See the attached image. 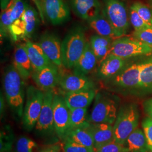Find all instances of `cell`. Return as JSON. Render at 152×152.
<instances>
[{
  "label": "cell",
  "instance_id": "6da1fadb",
  "mask_svg": "<svg viewBox=\"0 0 152 152\" xmlns=\"http://www.w3.org/2000/svg\"><path fill=\"white\" fill-rule=\"evenodd\" d=\"M24 81L13 64L6 68L3 76L4 90L7 103L17 121L23 115L26 95Z\"/></svg>",
  "mask_w": 152,
  "mask_h": 152
},
{
  "label": "cell",
  "instance_id": "7a4b0ae2",
  "mask_svg": "<svg viewBox=\"0 0 152 152\" xmlns=\"http://www.w3.org/2000/svg\"><path fill=\"white\" fill-rule=\"evenodd\" d=\"M142 60L128 62L115 75L104 81L110 92L122 95H137Z\"/></svg>",
  "mask_w": 152,
  "mask_h": 152
},
{
  "label": "cell",
  "instance_id": "3957f363",
  "mask_svg": "<svg viewBox=\"0 0 152 152\" xmlns=\"http://www.w3.org/2000/svg\"><path fill=\"white\" fill-rule=\"evenodd\" d=\"M94 99L89 122L114 125L120 108V98L109 91H102L96 93Z\"/></svg>",
  "mask_w": 152,
  "mask_h": 152
},
{
  "label": "cell",
  "instance_id": "277c9868",
  "mask_svg": "<svg viewBox=\"0 0 152 152\" xmlns=\"http://www.w3.org/2000/svg\"><path fill=\"white\" fill-rule=\"evenodd\" d=\"M87 42L84 28L76 26L69 31L61 41L63 66L67 69L73 68L82 54Z\"/></svg>",
  "mask_w": 152,
  "mask_h": 152
},
{
  "label": "cell",
  "instance_id": "5b68a950",
  "mask_svg": "<svg viewBox=\"0 0 152 152\" xmlns=\"http://www.w3.org/2000/svg\"><path fill=\"white\" fill-rule=\"evenodd\" d=\"M140 119V110L137 104L126 103L120 106L113 125L115 141L125 145L131 134L136 129Z\"/></svg>",
  "mask_w": 152,
  "mask_h": 152
},
{
  "label": "cell",
  "instance_id": "8992f818",
  "mask_svg": "<svg viewBox=\"0 0 152 152\" xmlns=\"http://www.w3.org/2000/svg\"><path fill=\"white\" fill-rule=\"evenodd\" d=\"M103 12L111 24L117 38L125 36L130 28V18L121 0H103Z\"/></svg>",
  "mask_w": 152,
  "mask_h": 152
},
{
  "label": "cell",
  "instance_id": "52a82bcc",
  "mask_svg": "<svg viewBox=\"0 0 152 152\" xmlns=\"http://www.w3.org/2000/svg\"><path fill=\"white\" fill-rule=\"evenodd\" d=\"M44 91L33 86L26 89V99L22 118L26 130L31 131L35 127L44 102Z\"/></svg>",
  "mask_w": 152,
  "mask_h": 152
},
{
  "label": "cell",
  "instance_id": "ba28073f",
  "mask_svg": "<svg viewBox=\"0 0 152 152\" xmlns=\"http://www.w3.org/2000/svg\"><path fill=\"white\" fill-rule=\"evenodd\" d=\"M39 23L38 13L31 6L28 5L22 16L14 22L9 28V34L14 41L31 38Z\"/></svg>",
  "mask_w": 152,
  "mask_h": 152
},
{
  "label": "cell",
  "instance_id": "9c48e42d",
  "mask_svg": "<svg viewBox=\"0 0 152 152\" xmlns=\"http://www.w3.org/2000/svg\"><path fill=\"white\" fill-rule=\"evenodd\" d=\"M110 53L128 59L139 56L152 54V48L149 45L135 38L124 36L113 40Z\"/></svg>",
  "mask_w": 152,
  "mask_h": 152
},
{
  "label": "cell",
  "instance_id": "30bf717a",
  "mask_svg": "<svg viewBox=\"0 0 152 152\" xmlns=\"http://www.w3.org/2000/svg\"><path fill=\"white\" fill-rule=\"evenodd\" d=\"M53 108L55 134L63 141L69 131L70 109L66 103L63 95L60 92L55 91Z\"/></svg>",
  "mask_w": 152,
  "mask_h": 152
},
{
  "label": "cell",
  "instance_id": "8fae6325",
  "mask_svg": "<svg viewBox=\"0 0 152 152\" xmlns=\"http://www.w3.org/2000/svg\"><path fill=\"white\" fill-rule=\"evenodd\" d=\"M46 20L54 26L68 22L70 18V9L65 0H41L39 4Z\"/></svg>",
  "mask_w": 152,
  "mask_h": 152
},
{
  "label": "cell",
  "instance_id": "7c38bea8",
  "mask_svg": "<svg viewBox=\"0 0 152 152\" xmlns=\"http://www.w3.org/2000/svg\"><path fill=\"white\" fill-rule=\"evenodd\" d=\"M55 90L44 91V102L38 121L35 126L37 134L49 136L55 134L53 102Z\"/></svg>",
  "mask_w": 152,
  "mask_h": 152
},
{
  "label": "cell",
  "instance_id": "4fadbf2b",
  "mask_svg": "<svg viewBox=\"0 0 152 152\" xmlns=\"http://www.w3.org/2000/svg\"><path fill=\"white\" fill-rule=\"evenodd\" d=\"M60 92H72L96 88L95 82L87 76L73 72L66 73L61 71L58 85Z\"/></svg>",
  "mask_w": 152,
  "mask_h": 152
},
{
  "label": "cell",
  "instance_id": "5bb4252c",
  "mask_svg": "<svg viewBox=\"0 0 152 152\" xmlns=\"http://www.w3.org/2000/svg\"><path fill=\"white\" fill-rule=\"evenodd\" d=\"M59 68L53 64L33 72L31 77L37 87L43 91L54 90L59 83L61 75Z\"/></svg>",
  "mask_w": 152,
  "mask_h": 152
},
{
  "label": "cell",
  "instance_id": "9a60e30c",
  "mask_svg": "<svg viewBox=\"0 0 152 152\" xmlns=\"http://www.w3.org/2000/svg\"><path fill=\"white\" fill-rule=\"evenodd\" d=\"M28 5L23 0H11L5 10H1L0 29L1 38L9 34V28L12 24L22 16Z\"/></svg>",
  "mask_w": 152,
  "mask_h": 152
},
{
  "label": "cell",
  "instance_id": "2e32d148",
  "mask_svg": "<svg viewBox=\"0 0 152 152\" xmlns=\"http://www.w3.org/2000/svg\"><path fill=\"white\" fill-rule=\"evenodd\" d=\"M37 44L53 64L59 67L63 66L61 42L57 35L45 33L40 37Z\"/></svg>",
  "mask_w": 152,
  "mask_h": 152
},
{
  "label": "cell",
  "instance_id": "e0dca14e",
  "mask_svg": "<svg viewBox=\"0 0 152 152\" xmlns=\"http://www.w3.org/2000/svg\"><path fill=\"white\" fill-rule=\"evenodd\" d=\"M127 60L110 53L99 64L96 72L98 79L104 81L115 75L126 65Z\"/></svg>",
  "mask_w": 152,
  "mask_h": 152
},
{
  "label": "cell",
  "instance_id": "ac0fdd59",
  "mask_svg": "<svg viewBox=\"0 0 152 152\" xmlns=\"http://www.w3.org/2000/svg\"><path fill=\"white\" fill-rule=\"evenodd\" d=\"M87 129L92 136L95 152L114 139L113 126L105 123H90Z\"/></svg>",
  "mask_w": 152,
  "mask_h": 152
},
{
  "label": "cell",
  "instance_id": "d6986e66",
  "mask_svg": "<svg viewBox=\"0 0 152 152\" xmlns=\"http://www.w3.org/2000/svg\"><path fill=\"white\" fill-rule=\"evenodd\" d=\"M69 2L76 15L86 21L103 11L99 0H69Z\"/></svg>",
  "mask_w": 152,
  "mask_h": 152
},
{
  "label": "cell",
  "instance_id": "ffe728a7",
  "mask_svg": "<svg viewBox=\"0 0 152 152\" xmlns=\"http://www.w3.org/2000/svg\"><path fill=\"white\" fill-rule=\"evenodd\" d=\"M60 93L63 95L69 108H84L92 103L97 91L96 88H92L76 92Z\"/></svg>",
  "mask_w": 152,
  "mask_h": 152
},
{
  "label": "cell",
  "instance_id": "44dd1931",
  "mask_svg": "<svg viewBox=\"0 0 152 152\" xmlns=\"http://www.w3.org/2000/svg\"><path fill=\"white\" fill-rule=\"evenodd\" d=\"M16 70L24 81H27L32 76L33 69L24 44H19L16 46L14 53L13 64Z\"/></svg>",
  "mask_w": 152,
  "mask_h": 152
},
{
  "label": "cell",
  "instance_id": "7402d4cb",
  "mask_svg": "<svg viewBox=\"0 0 152 152\" xmlns=\"http://www.w3.org/2000/svg\"><path fill=\"white\" fill-rule=\"evenodd\" d=\"M24 46L31 62L33 72L39 71L53 64L37 43L27 40Z\"/></svg>",
  "mask_w": 152,
  "mask_h": 152
},
{
  "label": "cell",
  "instance_id": "603a6c76",
  "mask_svg": "<svg viewBox=\"0 0 152 152\" xmlns=\"http://www.w3.org/2000/svg\"><path fill=\"white\" fill-rule=\"evenodd\" d=\"M97 63V58L92 51L90 42H87L81 57L72 68L73 72L87 76L95 68Z\"/></svg>",
  "mask_w": 152,
  "mask_h": 152
},
{
  "label": "cell",
  "instance_id": "cb8c5ba5",
  "mask_svg": "<svg viewBox=\"0 0 152 152\" xmlns=\"http://www.w3.org/2000/svg\"><path fill=\"white\" fill-rule=\"evenodd\" d=\"M88 26L95 31L96 34L113 40L117 39L114 28L104 15L103 11L96 16L87 20Z\"/></svg>",
  "mask_w": 152,
  "mask_h": 152
},
{
  "label": "cell",
  "instance_id": "d4e9b609",
  "mask_svg": "<svg viewBox=\"0 0 152 152\" xmlns=\"http://www.w3.org/2000/svg\"><path fill=\"white\" fill-rule=\"evenodd\" d=\"M113 40L104 37L97 34L92 35L90 39V44L95 55L99 64L110 54L112 45Z\"/></svg>",
  "mask_w": 152,
  "mask_h": 152
},
{
  "label": "cell",
  "instance_id": "484cf974",
  "mask_svg": "<svg viewBox=\"0 0 152 152\" xmlns=\"http://www.w3.org/2000/svg\"><path fill=\"white\" fill-rule=\"evenodd\" d=\"M152 93V57L143 60L140 74L139 95Z\"/></svg>",
  "mask_w": 152,
  "mask_h": 152
},
{
  "label": "cell",
  "instance_id": "4316f807",
  "mask_svg": "<svg viewBox=\"0 0 152 152\" xmlns=\"http://www.w3.org/2000/svg\"><path fill=\"white\" fill-rule=\"evenodd\" d=\"M124 145L130 152H150L144 131L137 127L127 137Z\"/></svg>",
  "mask_w": 152,
  "mask_h": 152
},
{
  "label": "cell",
  "instance_id": "83f0119b",
  "mask_svg": "<svg viewBox=\"0 0 152 152\" xmlns=\"http://www.w3.org/2000/svg\"><path fill=\"white\" fill-rule=\"evenodd\" d=\"M65 139L70 140L86 147L94 148V142L90 131L86 128H77L71 130Z\"/></svg>",
  "mask_w": 152,
  "mask_h": 152
},
{
  "label": "cell",
  "instance_id": "f1b7e54d",
  "mask_svg": "<svg viewBox=\"0 0 152 152\" xmlns=\"http://www.w3.org/2000/svg\"><path fill=\"white\" fill-rule=\"evenodd\" d=\"M90 123L87 108L70 109L69 131L77 128L87 127Z\"/></svg>",
  "mask_w": 152,
  "mask_h": 152
},
{
  "label": "cell",
  "instance_id": "f546056e",
  "mask_svg": "<svg viewBox=\"0 0 152 152\" xmlns=\"http://www.w3.org/2000/svg\"><path fill=\"white\" fill-rule=\"evenodd\" d=\"M14 134L9 126H6L1 130V152H10L14 142Z\"/></svg>",
  "mask_w": 152,
  "mask_h": 152
},
{
  "label": "cell",
  "instance_id": "4dcf8cb0",
  "mask_svg": "<svg viewBox=\"0 0 152 152\" xmlns=\"http://www.w3.org/2000/svg\"><path fill=\"white\" fill-rule=\"evenodd\" d=\"M37 147L35 141L26 136H21L16 141L15 150L16 152H33Z\"/></svg>",
  "mask_w": 152,
  "mask_h": 152
},
{
  "label": "cell",
  "instance_id": "1f68e13d",
  "mask_svg": "<svg viewBox=\"0 0 152 152\" xmlns=\"http://www.w3.org/2000/svg\"><path fill=\"white\" fill-rule=\"evenodd\" d=\"M63 142V152H95L91 148L82 145L70 140L65 139Z\"/></svg>",
  "mask_w": 152,
  "mask_h": 152
},
{
  "label": "cell",
  "instance_id": "d6a6232c",
  "mask_svg": "<svg viewBox=\"0 0 152 152\" xmlns=\"http://www.w3.org/2000/svg\"><path fill=\"white\" fill-rule=\"evenodd\" d=\"M131 6L149 26L152 27V12L147 6L140 2H136Z\"/></svg>",
  "mask_w": 152,
  "mask_h": 152
},
{
  "label": "cell",
  "instance_id": "836d02e7",
  "mask_svg": "<svg viewBox=\"0 0 152 152\" xmlns=\"http://www.w3.org/2000/svg\"><path fill=\"white\" fill-rule=\"evenodd\" d=\"M129 18L131 24L134 28L135 31H140L145 28L151 27L149 26L147 23L141 18L137 12V11L132 6H131L130 9Z\"/></svg>",
  "mask_w": 152,
  "mask_h": 152
},
{
  "label": "cell",
  "instance_id": "e575fe53",
  "mask_svg": "<svg viewBox=\"0 0 152 152\" xmlns=\"http://www.w3.org/2000/svg\"><path fill=\"white\" fill-rule=\"evenodd\" d=\"M132 37L143 43L152 46V27L138 31H134Z\"/></svg>",
  "mask_w": 152,
  "mask_h": 152
},
{
  "label": "cell",
  "instance_id": "d590c367",
  "mask_svg": "<svg viewBox=\"0 0 152 152\" xmlns=\"http://www.w3.org/2000/svg\"><path fill=\"white\" fill-rule=\"evenodd\" d=\"M95 152H130L124 145L121 144L113 140V141L98 149Z\"/></svg>",
  "mask_w": 152,
  "mask_h": 152
},
{
  "label": "cell",
  "instance_id": "8d00e7d4",
  "mask_svg": "<svg viewBox=\"0 0 152 152\" xmlns=\"http://www.w3.org/2000/svg\"><path fill=\"white\" fill-rule=\"evenodd\" d=\"M142 130L147 140V145L150 152H152V119L148 117L142 122Z\"/></svg>",
  "mask_w": 152,
  "mask_h": 152
},
{
  "label": "cell",
  "instance_id": "74e56055",
  "mask_svg": "<svg viewBox=\"0 0 152 152\" xmlns=\"http://www.w3.org/2000/svg\"><path fill=\"white\" fill-rule=\"evenodd\" d=\"M143 108L145 114L152 119V98L147 99L144 102Z\"/></svg>",
  "mask_w": 152,
  "mask_h": 152
},
{
  "label": "cell",
  "instance_id": "f35d334b",
  "mask_svg": "<svg viewBox=\"0 0 152 152\" xmlns=\"http://www.w3.org/2000/svg\"><path fill=\"white\" fill-rule=\"evenodd\" d=\"M61 147L58 145H51L44 148L39 152H60Z\"/></svg>",
  "mask_w": 152,
  "mask_h": 152
},
{
  "label": "cell",
  "instance_id": "ab89813d",
  "mask_svg": "<svg viewBox=\"0 0 152 152\" xmlns=\"http://www.w3.org/2000/svg\"><path fill=\"white\" fill-rule=\"evenodd\" d=\"M5 99L4 97L1 92V97H0V113H1V118H2L4 117V114L5 112Z\"/></svg>",
  "mask_w": 152,
  "mask_h": 152
},
{
  "label": "cell",
  "instance_id": "60d3db41",
  "mask_svg": "<svg viewBox=\"0 0 152 152\" xmlns=\"http://www.w3.org/2000/svg\"><path fill=\"white\" fill-rule=\"evenodd\" d=\"M10 1H11V0H0L1 10H5L6 8L7 7V6L9 5Z\"/></svg>",
  "mask_w": 152,
  "mask_h": 152
},
{
  "label": "cell",
  "instance_id": "b9f144b4",
  "mask_svg": "<svg viewBox=\"0 0 152 152\" xmlns=\"http://www.w3.org/2000/svg\"><path fill=\"white\" fill-rule=\"evenodd\" d=\"M148 2L149 4V5H151V6L152 7V0H148Z\"/></svg>",
  "mask_w": 152,
  "mask_h": 152
},
{
  "label": "cell",
  "instance_id": "7bdbcfd3",
  "mask_svg": "<svg viewBox=\"0 0 152 152\" xmlns=\"http://www.w3.org/2000/svg\"><path fill=\"white\" fill-rule=\"evenodd\" d=\"M33 1H38V0H32Z\"/></svg>",
  "mask_w": 152,
  "mask_h": 152
},
{
  "label": "cell",
  "instance_id": "ee69618b",
  "mask_svg": "<svg viewBox=\"0 0 152 152\" xmlns=\"http://www.w3.org/2000/svg\"><path fill=\"white\" fill-rule=\"evenodd\" d=\"M150 46H151V47L152 48V46H151V45H150Z\"/></svg>",
  "mask_w": 152,
  "mask_h": 152
},
{
  "label": "cell",
  "instance_id": "f6af8a7d",
  "mask_svg": "<svg viewBox=\"0 0 152 152\" xmlns=\"http://www.w3.org/2000/svg\"></svg>",
  "mask_w": 152,
  "mask_h": 152
}]
</instances>
